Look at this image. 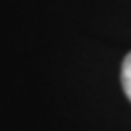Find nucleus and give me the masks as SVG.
<instances>
[{
	"instance_id": "1",
	"label": "nucleus",
	"mask_w": 131,
	"mask_h": 131,
	"mask_svg": "<svg viewBox=\"0 0 131 131\" xmlns=\"http://www.w3.org/2000/svg\"><path fill=\"white\" fill-rule=\"evenodd\" d=\"M122 88L126 96L131 100V53H127L122 62Z\"/></svg>"
}]
</instances>
